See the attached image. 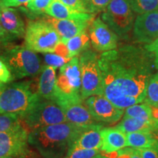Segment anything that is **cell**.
Instances as JSON below:
<instances>
[{
    "label": "cell",
    "mask_w": 158,
    "mask_h": 158,
    "mask_svg": "<svg viewBox=\"0 0 158 158\" xmlns=\"http://www.w3.org/2000/svg\"><path fill=\"white\" fill-rule=\"evenodd\" d=\"M100 132L102 135V147L100 151L103 154H113L127 147L126 133L116 126L103 127Z\"/></svg>",
    "instance_id": "cell-17"
},
{
    "label": "cell",
    "mask_w": 158,
    "mask_h": 158,
    "mask_svg": "<svg viewBox=\"0 0 158 158\" xmlns=\"http://www.w3.org/2000/svg\"><path fill=\"white\" fill-rule=\"evenodd\" d=\"M114 153L119 158H142L139 151L132 147H127Z\"/></svg>",
    "instance_id": "cell-32"
},
{
    "label": "cell",
    "mask_w": 158,
    "mask_h": 158,
    "mask_svg": "<svg viewBox=\"0 0 158 158\" xmlns=\"http://www.w3.org/2000/svg\"><path fill=\"white\" fill-rule=\"evenodd\" d=\"M20 119L23 122V125L30 130L67 122L61 106L54 100L43 98L40 99L23 116H20Z\"/></svg>",
    "instance_id": "cell-7"
},
{
    "label": "cell",
    "mask_w": 158,
    "mask_h": 158,
    "mask_svg": "<svg viewBox=\"0 0 158 158\" xmlns=\"http://www.w3.org/2000/svg\"><path fill=\"white\" fill-rule=\"evenodd\" d=\"M0 21L4 29L13 40L24 37L26 27L19 12L0 3Z\"/></svg>",
    "instance_id": "cell-15"
},
{
    "label": "cell",
    "mask_w": 158,
    "mask_h": 158,
    "mask_svg": "<svg viewBox=\"0 0 158 158\" xmlns=\"http://www.w3.org/2000/svg\"><path fill=\"white\" fill-rule=\"evenodd\" d=\"M134 47L106 51L99 56L103 95L120 109L143 102L155 73L153 56Z\"/></svg>",
    "instance_id": "cell-1"
},
{
    "label": "cell",
    "mask_w": 158,
    "mask_h": 158,
    "mask_svg": "<svg viewBox=\"0 0 158 158\" xmlns=\"http://www.w3.org/2000/svg\"><path fill=\"white\" fill-rule=\"evenodd\" d=\"M133 12L138 14L158 10V0H128Z\"/></svg>",
    "instance_id": "cell-27"
},
{
    "label": "cell",
    "mask_w": 158,
    "mask_h": 158,
    "mask_svg": "<svg viewBox=\"0 0 158 158\" xmlns=\"http://www.w3.org/2000/svg\"><path fill=\"white\" fill-rule=\"evenodd\" d=\"M53 0H31L25 7H21V10L31 20L44 17L45 10L51 5Z\"/></svg>",
    "instance_id": "cell-25"
},
{
    "label": "cell",
    "mask_w": 158,
    "mask_h": 158,
    "mask_svg": "<svg viewBox=\"0 0 158 158\" xmlns=\"http://www.w3.org/2000/svg\"><path fill=\"white\" fill-rule=\"evenodd\" d=\"M97 122L102 124L118 123L123 117L124 110L114 106L103 95H93L84 100Z\"/></svg>",
    "instance_id": "cell-11"
},
{
    "label": "cell",
    "mask_w": 158,
    "mask_h": 158,
    "mask_svg": "<svg viewBox=\"0 0 158 158\" xmlns=\"http://www.w3.org/2000/svg\"><path fill=\"white\" fill-rule=\"evenodd\" d=\"M89 36L93 48L98 52H106L117 47L118 36L101 19L97 18L89 26Z\"/></svg>",
    "instance_id": "cell-12"
},
{
    "label": "cell",
    "mask_w": 158,
    "mask_h": 158,
    "mask_svg": "<svg viewBox=\"0 0 158 158\" xmlns=\"http://www.w3.org/2000/svg\"><path fill=\"white\" fill-rule=\"evenodd\" d=\"M62 3L76 10L89 13V10L84 0H60Z\"/></svg>",
    "instance_id": "cell-31"
},
{
    "label": "cell",
    "mask_w": 158,
    "mask_h": 158,
    "mask_svg": "<svg viewBox=\"0 0 158 158\" xmlns=\"http://www.w3.org/2000/svg\"><path fill=\"white\" fill-rule=\"evenodd\" d=\"M63 43L66 45L70 59L79 56L81 53L90 48L89 36L86 31H82L80 34L71 37Z\"/></svg>",
    "instance_id": "cell-24"
},
{
    "label": "cell",
    "mask_w": 158,
    "mask_h": 158,
    "mask_svg": "<svg viewBox=\"0 0 158 158\" xmlns=\"http://www.w3.org/2000/svg\"><path fill=\"white\" fill-rule=\"evenodd\" d=\"M48 21L56 29L59 36L61 41L64 42L71 37L80 34L82 31L86 30L89 28L91 22L83 21H74L68 19H56L50 16L43 17Z\"/></svg>",
    "instance_id": "cell-16"
},
{
    "label": "cell",
    "mask_w": 158,
    "mask_h": 158,
    "mask_svg": "<svg viewBox=\"0 0 158 158\" xmlns=\"http://www.w3.org/2000/svg\"><path fill=\"white\" fill-rule=\"evenodd\" d=\"M2 158H12V157H2Z\"/></svg>",
    "instance_id": "cell-45"
},
{
    "label": "cell",
    "mask_w": 158,
    "mask_h": 158,
    "mask_svg": "<svg viewBox=\"0 0 158 158\" xmlns=\"http://www.w3.org/2000/svg\"><path fill=\"white\" fill-rule=\"evenodd\" d=\"M93 158H102V153L98 154V155H97L95 157H94Z\"/></svg>",
    "instance_id": "cell-44"
},
{
    "label": "cell",
    "mask_w": 158,
    "mask_h": 158,
    "mask_svg": "<svg viewBox=\"0 0 158 158\" xmlns=\"http://www.w3.org/2000/svg\"><path fill=\"white\" fill-rule=\"evenodd\" d=\"M102 158H119L117 156H114V157H112L110 156V155H106V154H103L102 153Z\"/></svg>",
    "instance_id": "cell-41"
},
{
    "label": "cell",
    "mask_w": 158,
    "mask_h": 158,
    "mask_svg": "<svg viewBox=\"0 0 158 158\" xmlns=\"http://www.w3.org/2000/svg\"><path fill=\"white\" fill-rule=\"evenodd\" d=\"M100 149H70L64 158H93L100 153Z\"/></svg>",
    "instance_id": "cell-29"
},
{
    "label": "cell",
    "mask_w": 158,
    "mask_h": 158,
    "mask_svg": "<svg viewBox=\"0 0 158 158\" xmlns=\"http://www.w3.org/2000/svg\"><path fill=\"white\" fill-rule=\"evenodd\" d=\"M85 129L69 122L52 124L30 130L28 142L43 158H64Z\"/></svg>",
    "instance_id": "cell-2"
},
{
    "label": "cell",
    "mask_w": 158,
    "mask_h": 158,
    "mask_svg": "<svg viewBox=\"0 0 158 158\" xmlns=\"http://www.w3.org/2000/svg\"><path fill=\"white\" fill-rule=\"evenodd\" d=\"M37 94L41 98L54 100L56 86V69L43 65L40 72Z\"/></svg>",
    "instance_id": "cell-20"
},
{
    "label": "cell",
    "mask_w": 158,
    "mask_h": 158,
    "mask_svg": "<svg viewBox=\"0 0 158 158\" xmlns=\"http://www.w3.org/2000/svg\"><path fill=\"white\" fill-rule=\"evenodd\" d=\"M144 48L150 54H152L154 59V65L156 70H158V38L149 44H146Z\"/></svg>",
    "instance_id": "cell-33"
},
{
    "label": "cell",
    "mask_w": 158,
    "mask_h": 158,
    "mask_svg": "<svg viewBox=\"0 0 158 158\" xmlns=\"http://www.w3.org/2000/svg\"><path fill=\"white\" fill-rule=\"evenodd\" d=\"M102 11L101 19L118 37H124L132 30L134 13L128 0H111Z\"/></svg>",
    "instance_id": "cell-9"
},
{
    "label": "cell",
    "mask_w": 158,
    "mask_h": 158,
    "mask_svg": "<svg viewBox=\"0 0 158 158\" xmlns=\"http://www.w3.org/2000/svg\"><path fill=\"white\" fill-rule=\"evenodd\" d=\"M143 102L153 108H158V70L152 76L148 82Z\"/></svg>",
    "instance_id": "cell-26"
},
{
    "label": "cell",
    "mask_w": 158,
    "mask_h": 158,
    "mask_svg": "<svg viewBox=\"0 0 158 158\" xmlns=\"http://www.w3.org/2000/svg\"><path fill=\"white\" fill-rule=\"evenodd\" d=\"M0 37H1L2 39L5 40L10 43L12 40H13V37H12L7 32V31L4 29L2 25L1 21H0Z\"/></svg>",
    "instance_id": "cell-38"
},
{
    "label": "cell",
    "mask_w": 158,
    "mask_h": 158,
    "mask_svg": "<svg viewBox=\"0 0 158 158\" xmlns=\"http://www.w3.org/2000/svg\"><path fill=\"white\" fill-rule=\"evenodd\" d=\"M123 116L158 124V118L154 116L152 107L144 102L125 108Z\"/></svg>",
    "instance_id": "cell-23"
},
{
    "label": "cell",
    "mask_w": 158,
    "mask_h": 158,
    "mask_svg": "<svg viewBox=\"0 0 158 158\" xmlns=\"http://www.w3.org/2000/svg\"><path fill=\"white\" fill-rule=\"evenodd\" d=\"M133 38L136 42L149 44L158 38V10L138 14L134 21Z\"/></svg>",
    "instance_id": "cell-13"
},
{
    "label": "cell",
    "mask_w": 158,
    "mask_h": 158,
    "mask_svg": "<svg viewBox=\"0 0 158 158\" xmlns=\"http://www.w3.org/2000/svg\"><path fill=\"white\" fill-rule=\"evenodd\" d=\"M30 1L31 0H0V3L5 7H15L27 5Z\"/></svg>",
    "instance_id": "cell-37"
},
{
    "label": "cell",
    "mask_w": 158,
    "mask_h": 158,
    "mask_svg": "<svg viewBox=\"0 0 158 158\" xmlns=\"http://www.w3.org/2000/svg\"><path fill=\"white\" fill-rule=\"evenodd\" d=\"M152 135L154 138H155V139L158 142V129H156V130H154L153 131L151 132Z\"/></svg>",
    "instance_id": "cell-40"
},
{
    "label": "cell",
    "mask_w": 158,
    "mask_h": 158,
    "mask_svg": "<svg viewBox=\"0 0 158 158\" xmlns=\"http://www.w3.org/2000/svg\"><path fill=\"white\" fill-rule=\"evenodd\" d=\"M45 14L56 19H68L91 22L94 19L93 13H84L71 8L60 0H53L51 5L45 10Z\"/></svg>",
    "instance_id": "cell-18"
},
{
    "label": "cell",
    "mask_w": 158,
    "mask_h": 158,
    "mask_svg": "<svg viewBox=\"0 0 158 158\" xmlns=\"http://www.w3.org/2000/svg\"><path fill=\"white\" fill-rule=\"evenodd\" d=\"M111 0H92L90 4V13H98L102 11L107 7Z\"/></svg>",
    "instance_id": "cell-35"
},
{
    "label": "cell",
    "mask_w": 158,
    "mask_h": 158,
    "mask_svg": "<svg viewBox=\"0 0 158 158\" xmlns=\"http://www.w3.org/2000/svg\"><path fill=\"white\" fill-rule=\"evenodd\" d=\"M28 130L20 125L0 133V158H35L28 142Z\"/></svg>",
    "instance_id": "cell-10"
},
{
    "label": "cell",
    "mask_w": 158,
    "mask_h": 158,
    "mask_svg": "<svg viewBox=\"0 0 158 158\" xmlns=\"http://www.w3.org/2000/svg\"><path fill=\"white\" fill-rule=\"evenodd\" d=\"M154 115H155V118H158V108L154 110Z\"/></svg>",
    "instance_id": "cell-43"
},
{
    "label": "cell",
    "mask_w": 158,
    "mask_h": 158,
    "mask_svg": "<svg viewBox=\"0 0 158 158\" xmlns=\"http://www.w3.org/2000/svg\"><path fill=\"white\" fill-rule=\"evenodd\" d=\"M22 124L19 116L15 114H0V133L11 130Z\"/></svg>",
    "instance_id": "cell-28"
},
{
    "label": "cell",
    "mask_w": 158,
    "mask_h": 158,
    "mask_svg": "<svg viewBox=\"0 0 158 158\" xmlns=\"http://www.w3.org/2000/svg\"><path fill=\"white\" fill-rule=\"evenodd\" d=\"M59 106L64 111L67 122L84 128L102 124L94 119L84 102H67Z\"/></svg>",
    "instance_id": "cell-14"
},
{
    "label": "cell",
    "mask_w": 158,
    "mask_h": 158,
    "mask_svg": "<svg viewBox=\"0 0 158 158\" xmlns=\"http://www.w3.org/2000/svg\"><path fill=\"white\" fill-rule=\"evenodd\" d=\"M10 45V43L7 42V41L5 40L2 39L0 37V54L3 52V51L7 48V46Z\"/></svg>",
    "instance_id": "cell-39"
},
{
    "label": "cell",
    "mask_w": 158,
    "mask_h": 158,
    "mask_svg": "<svg viewBox=\"0 0 158 158\" xmlns=\"http://www.w3.org/2000/svg\"><path fill=\"white\" fill-rule=\"evenodd\" d=\"M142 158H158V149L156 148H147L138 149Z\"/></svg>",
    "instance_id": "cell-36"
},
{
    "label": "cell",
    "mask_w": 158,
    "mask_h": 158,
    "mask_svg": "<svg viewBox=\"0 0 158 158\" xmlns=\"http://www.w3.org/2000/svg\"><path fill=\"white\" fill-rule=\"evenodd\" d=\"M81 70L78 56L73 57L59 69L54 100L59 105L84 102L81 95Z\"/></svg>",
    "instance_id": "cell-5"
},
{
    "label": "cell",
    "mask_w": 158,
    "mask_h": 158,
    "mask_svg": "<svg viewBox=\"0 0 158 158\" xmlns=\"http://www.w3.org/2000/svg\"><path fill=\"white\" fill-rule=\"evenodd\" d=\"M85 2L86 3V5H87L88 7H89H89H90V4H91V2H92V0H84ZM89 12H90V10H89Z\"/></svg>",
    "instance_id": "cell-42"
},
{
    "label": "cell",
    "mask_w": 158,
    "mask_h": 158,
    "mask_svg": "<svg viewBox=\"0 0 158 158\" xmlns=\"http://www.w3.org/2000/svg\"><path fill=\"white\" fill-rule=\"evenodd\" d=\"M0 59L10 71L13 81L36 76L42 68L36 53L22 45H10L0 54Z\"/></svg>",
    "instance_id": "cell-4"
},
{
    "label": "cell",
    "mask_w": 158,
    "mask_h": 158,
    "mask_svg": "<svg viewBox=\"0 0 158 158\" xmlns=\"http://www.w3.org/2000/svg\"><path fill=\"white\" fill-rule=\"evenodd\" d=\"M127 147L134 149H158V142L152 135L151 132L141 131L126 133Z\"/></svg>",
    "instance_id": "cell-21"
},
{
    "label": "cell",
    "mask_w": 158,
    "mask_h": 158,
    "mask_svg": "<svg viewBox=\"0 0 158 158\" xmlns=\"http://www.w3.org/2000/svg\"><path fill=\"white\" fill-rule=\"evenodd\" d=\"M116 127L124 133H129L141 131L152 132L154 130L158 129V124L123 116V118H122L121 120L118 122Z\"/></svg>",
    "instance_id": "cell-22"
},
{
    "label": "cell",
    "mask_w": 158,
    "mask_h": 158,
    "mask_svg": "<svg viewBox=\"0 0 158 158\" xmlns=\"http://www.w3.org/2000/svg\"><path fill=\"white\" fill-rule=\"evenodd\" d=\"M41 98L32 89V81L0 82V114L23 116Z\"/></svg>",
    "instance_id": "cell-3"
},
{
    "label": "cell",
    "mask_w": 158,
    "mask_h": 158,
    "mask_svg": "<svg viewBox=\"0 0 158 158\" xmlns=\"http://www.w3.org/2000/svg\"><path fill=\"white\" fill-rule=\"evenodd\" d=\"M60 41L56 29L43 17L31 20L26 27L24 46L35 52L54 53Z\"/></svg>",
    "instance_id": "cell-6"
},
{
    "label": "cell",
    "mask_w": 158,
    "mask_h": 158,
    "mask_svg": "<svg viewBox=\"0 0 158 158\" xmlns=\"http://www.w3.org/2000/svg\"><path fill=\"white\" fill-rule=\"evenodd\" d=\"M81 70V95L83 100L89 97L103 94V80L99 64V56L91 49L78 56Z\"/></svg>",
    "instance_id": "cell-8"
},
{
    "label": "cell",
    "mask_w": 158,
    "mask_h": 158,
    "mask_svg": "<svg viewBox=\"0 0 158 158\" xmlns=\"http://www.w3.org/2000/svg\"><path fill=\"white\" fill-rule=\"evenodd\" d=\"M43 56H44L45 65L52 67L55 69L61 68L70 60V59L64 58L56 53H44Z\"/></svg>",
    "instance_id": "cell-30"
},
{
    "label": "cell",
    "mask_w": 158,
    "mask_h": 158,
    "mask_svg": "<svg viewBox=\"0 0 158 158\" xmlns=\"http://www.w3.org/2000/svg\"><path fill=\"white\" fill-rule=\"evenodd\" d=\"M102 124L85 129L75 140L70 149H100L102 147L101 130Z\"/></svg>",
    "instance_id": "cell-19"
},
{
    "label": "cell",
    "mask_w": 158,
    "mask_h": 158,
    "mask_svg": "<svg viewBox=\"0 0 158 158\" xmlns=\"http://www.w3.org/2000/svg\"><path fill=\"white\" fill-rule=\"evenodd\" d=\"M13 81L10 71L9 70L5 62L0 59V82L9 83Z\"/></svg>",
    "instance_id": "cell-34"
}]
</instances>
